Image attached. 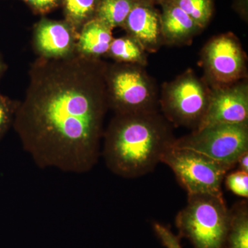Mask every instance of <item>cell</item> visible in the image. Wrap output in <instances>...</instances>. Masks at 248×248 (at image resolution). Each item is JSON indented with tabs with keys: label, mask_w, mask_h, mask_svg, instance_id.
Returning <instances> with one entry per match:
<instances>
[{
	"label": "cell",
	"mask_w": 248,
	"mask_h": 248,
	"mask_svg": "<svg viewBox=\"0 0 248 248\" xmlns=\"http://www.w3.org/2000/svg\"><path fill=\"white\" fill-rule=\"evenodd\" d=\"M107 66L78 53L31 63L13 128L37 167L84 174L97 164L109 110Z\"/></svg>",
	"instance_id": "cell-1"
},
{
	"label": "cell",
	"mask_w": 248,
	"mask_h": 248,
	"mask_svg": "<svg viewBox=\"0 0 248 248\" xmlns=\"http://www.w3.org/2000/svg\"><path fill=\"white\" fill-rule=\"evenodd\" d=\"M172 126L159 111L115 114L103 136L107 167L126 179L151 172L175 141Z\"/></svg>",
	"instance_id": "cell-2"
},
{
	"label": "cell",
	"mask_w": 248,
	"mask_h": 248,
	"mask_svg": "<svg viewBox=\"0 0 248 248\" xmlns=\"http://www.w3.org/2000/svg\"><path fill=\"white\" fill-rule=\"evenodd\" d=\"M230 212L223 196L189 195L187 203L176 217L179 236L193 248H225Z\"/></svg>",
	"instance_id": "cell-3"
},
{
	"label": "cell",
	"mask_w": 248,
	"mask_h": 248,
	"mask_svg": "<svg viewBox=\"0 0 248 248\" xmlns=\"http://www.w3.org/2000/svg\"><path fill=\"white\" fill-rule=\"evenodd\" d=\"M105 78L109 110L114 113L159 111L160 90L146 67L107 63Z\"/></svg>",
	"instance_id": "cell-4"
},
{
	"label": "cell",
	"mask_w": 248,
	"mask_h": 248,
	"mask_svg": "<svg viewBox=\"0 0 248 248\" xmlns=\"http://www.w3.org/2000/svg\"><path fill=\"white\" fill-rule=\"evenodd\" d=\"M211 89L192 68L165 82L159 94V109L175 126L197 130L208 108Z\"/></svg>",
	"instance_id": "cell-5"
},
{
	"label": "cell",
	"mask_w": 248,
	"mask_h": 248,
	"mask_svg": "<svg viewBox=\"0 0 248 248\" xmlns=\"http://www.w3.org/2000/svg\"><path fill=\"white\" fill-rule=\"evenodd\" d=\"M175 174L178 182L189 195H211L222 197V184L229 168L204 155L170 146L161 157Z\"/></svg>",
	"instance_id": "cell-6"
},
{
	"label": "cell",
	"mask_w": 248,
	"mask_h": 248,
	"mask_svg": "<svg viewBox=\"0 0 248 248\" xmlns=\"http://www.w3.org/2000/svg\"><path fill=\"white\" fill-rule=\"evenodd\" d=\"M173 146L200 153L232 170L239 156L248 151V124L209 125L176 139Z\"/></svg>",
	"instance_id": "cell-7"
},
{
	"label": "cell",
	"mask_w": 248,
	"mask_h": 248,
	"mask_svg": "<svg viewBox=\"0 0 248 248\" xmlns=\"http://www.w3.org/2000/svg\"><path fill=\"white\" fill-rule=\"evenodd\" d=\"M203 79L210 89L248 79V58L238 37L231 32L212 37L201 53Z\"/></svg>",
	"instance_id": "cell-8"
},
{
	"label": "cell",
	"mask_w": 248,
	"mask_h": 248,
	"mask_svg": "<svg viewBox=\"0 0 248 248\" xmlns=\"http://www.w3.org/2000/svg\"><path fill=\"white\" fill-rule=\"evenodd\" d=\"M215 124H248V79L211 89L208 108L197 130Z\"/></svg>",
	"instance_id": "cell-9"
},
{
	"label": "cell",
	"mask_w": 248,
	"mask_h": 248,
	"mask_svg": "<svg viewBox=\"0 0 248 248\" xmlns=\"http://www.w3.org/2000/svg\"><path fill=\"white\" fill-rule=\"evenodd\" d=\"M78 32L68 23L42 17L32 32V47L37 57L68 58L77 53Z\"/></svg>",
	"instance_id": "cell-10"
},
{
	"label": "cell",
	"mask_w": 248,
	"mask_h": 248,
	"mask_svg": "<svg viewBox=\"0 0 248 248\" xmlns=\"http://www.w3.org/2000/svg\"><path fill=\"white\" fill-rule=\"evenodd\" d=\"M122 29L138 41L148 53L157 52L164 45L161 12L155 5L138 1L130 11Z\"/></svg>",
	"instance_id": "cell-11"
},
{
	"label": "cell",
	"mask_w": 248,
	"mask_h": 248,
	"mask_svg": "<svg viewBox=\"0 0 248 248\" xmlns=\"http://www.w3.org/2000/svg\"><path fill=\"white\" fill-rule=\"evenodd\" d=\"M159 5L164 45L181 46L191 45L203 29L171 0H163Z\"/></svg>",
	"instance_id": "cell-12"
},
{
	"label": "cell",
	"mask_w": 248,
	"mask_h": 248,
	"mask_svg": "<svg viewBox=\"0 0 248 248\" xmlns=\"http://www.w3.org/2000/svg\"><path fill=\"white\" fill-rule=\"evenodd\" d=\"M112 31L97 18L91 19L78 33L77 53L90 58L102 59L107 56L114 39Z\"/></svg>",
	"instance_id": "cell-13"
},
{
	"label": "cell",
	"mask_w": 248,
	"mask_h": 248,
	"mask_svg": "<svg viewBox=\"0 0 248 248\" xmlns=\"http://www.w3.org/2000/svg\"><path fill=\"white\" fill-rule=\"evenodd\" d=\"M230 220L225 248H248V205L238 202L229 210Z\"/></svg>",
	"instance_id": "cell-14"
},
{
	"label": "cell",
	"mask_w": 248,
	"mask_h": 248,
	"mask_svg": "<svg viewBox=\"0 0 248 248\" xmlns=\"http://www.w3.org/2000/svg\"><path fill=\"white\" fill-rule=\"evenodd\" d=\"M107 56L117 63H130L146 67L148 53L141 45L128 35L114 38Z\"/></svg>",
	"instance_id": "cell-15"
},
{
	"label": "cell",
	"mask_w": 248,
	"mask_h": 248,
	"mask_svg": "<svg viewBox=\"0 0 248 248\" xmlns=\"http://www.w3.org/2000/svg\"><path fill=\"white\" fill-rule=\"evenodd\" d=\"M139 0H98L95 17L111 29L122 28Z\"/></svg>",
	"instance_id": "cell-16"
},
{
	"label": "cell",
	"mask_w": 248,
	"mask_h": 248,
	"mask_svg": "<svg viewBox=\"0 0 248 248\" xmlns=\"http://www.w3.org/2000/svg\"><path fill=\"white\" fill-rule=\"evenodd\" d=\"M98 0H62L64 20L79 33L81 28L94 19Z\"/></svg>",
	"instance_id": "cell-17"
},
{
	"label": "cell",
	"mask_w": 248,
	"mask_h": 248,
	"mask_svg": "<svg viewBox=\"0 0 248 248\" xmlns=\"http://www.w3.org/2000/svg\"><path fill=\"white\" fill-rule=\"evenodd\" d=\"M200 27L205 29L214 13L213 0H171Z\"/></svg>",
	"instance_id": "cell-18"
},
{
	"label": "cell",
	"mask_w": 248,
	"mask_h": 248,
	"mask_svg": "<svg viewBox=\"0 0 248 248\" xmlns=\"http://www.w3.org/2000/svg\"><path fill=\"white\" fill-rule=\"evenodd\" d=\"M19 103L0 92V141L13 128Z\"/></svg>",
	"instance_id": "cell-19"
},
{
	"label": "cell",
	"mask_w": 248,
	"mask_h": 248,
	"mask_svg": "<svg viewBox=\"0 0 248 248\" xmlns=\"http://www.w3.org/2000/svg\"><path fill=\"white\" fill-rule=\"evenodd\" d=\"M223 182L227 189L233 194L244 199L248 198V172L237 170L228 173Z\"/></svg>",
	"instance_id": "cell-20"
},
{
	"label": "cell",
	"mask_w": 248,
	"mask_h": 248,
	"mask_svg": "<svg viewBox=\"0 0 248 248\" xmlns=\"http://www.w3.org/2000/svg\"><path fill=\"white\" fill-rule=\"evenodd\" d=\"M155 234L166 248H182L179 235L174 234L172 231L164 225L155 223L153 225Z\"/></svg>",
	"instance_id": "cell-21"
},
{
	"label": "cell",
	"mask_w": 248,
	"mask_h": 248,
	"mask_svg": "<svg viewBox=\"0 0 248 248\" xmlns=\"http://www.w3.org/2000/svg\"><path fill=\"white\" fill-rule=\"evenodd\" d=\"M36 15L45 16L61 7L62 0H22Z\"/></svg>",
	"instance_id": "cell-22"
},
{
	"label": "cell",
	"mask_w": 248,
	"mask_h": 248,
	"mask_svg": "<svg viewBox=\"0 0 248 248\" xmlns=\"http://www.w3.org/2000/svg\"><path fill=\"white\" fill-rule=\"evenodd\" d=\"M236 166H237L238 170L244 172H248V151L243 153L239 156L236 162Z\"/></svg>",
	"instance_id": "cell-23"
},
{
	"label": "cell",
	"mask_w": 248,
	"mask_h": 248,
	"mask_svg": "<svg viewBox=\"0 0 248 248\" xmlns=\"http://www.w3.org/2000/svg\"><path fill=\"white\" fill-rule=\"evenodd\" d=\"M7 70L8 64L6 63V62H5L2 55L0 53V81H1V79H2L3 77H4Z\"/></svg>",
	"instance_id": "cell-24"
},
{
	"label": "cell",
	"mask_w": 248,
	"mask_h": 248,
	"mask_svg": "<svg viewBox=\"0 0 248 248\" xmlns=\"http://www.w3.org/2000/svg\"><path fill=\"white\" fill-rule=\"evenodd\" d=\"M139 1H146V2L151 3V4L154 5H159L163 0H139Z\"/></svg>",
	"instance_id": "cell-25"
}]
</instances>
